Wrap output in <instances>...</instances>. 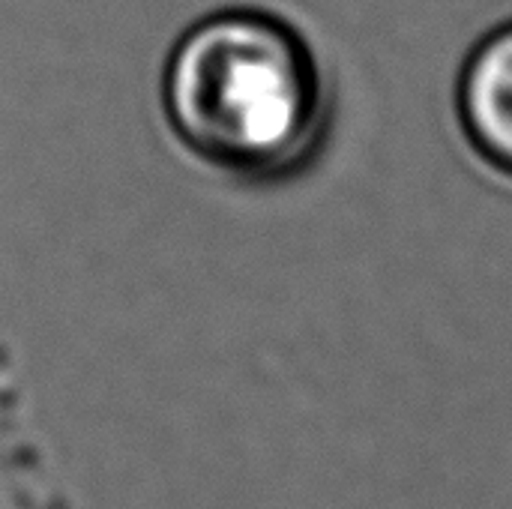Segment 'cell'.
<instances>
[{"label":"cell","mask_w":512,"mask_h":509,"mask_svg":"<svg viewBox=\"0 0 512 509\" xmlns=\"http://www.w3.org/2000/svg\"><path fill=\"white\" fill-rule=\"evenodd\" d=\"M165 105L192 150L246 177L306 165L330 114L306 39L249 9L210 15L180 39L165 72Z\"/></svg>","instance_id":"6da1fadb"},{"label":"cell","mask_w":512,"mask_h":509,"mask_svg":"<svg viewBox=\"0 0 512 509\" xmlns=\"http://www.w3.org/2000/svg\"><path fill=\"white\" fill-rule=\"evenodd\" d=\"M456 105L474 150L512 177V21L474 45L459 75Z\"/></svg>","instance_id":"7a4b0ae2"}]
</instances>
